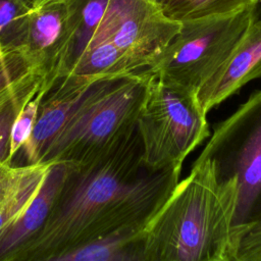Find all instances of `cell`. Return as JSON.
<instances>
[{
    "label": "cell",
    "mask_w": 261,
    "mask_h": 261,
    "mask_svg": "<svg viewBox=\"0 0 261 261\" xmlns=\"http://www.w3.org/2000/svg\"><path fill=\"white\" fill-rule=\"evenodd\" d=\"M238 261H261V207L246 227L240 244Z\"/></svg>",
    "instance_id": "17"
},
{
    "label": "cell",
    "mask_w": 261,
    "mask_h": 261,
    "mask_svg": "<svg viewBox=\"0 0 261 261\" xmlns=\"http://www.w3.org/2000/svg\"><path fill=\"white\" fill-rule=\"evenodd\" d=\"M35 85H37V84H33V85H30V86H27V87H23V88H20V89L12 90V91H9V92H7V93L1 95V96H0V112H1V110L6 106V104H7L11 99H13L14 97H16L17 95H20V94L24 93L23 90L29 89V88H32V87H34ZM31 90H32V89H31Z\"/></svg>",
    "instance_id": "20"
},
{
    "label": "cell",
    "mask_w": 261,
    "mask_h": 261,
    "mask_svg": "<svg viewBox=\"0 0 261 261\" xmlns=\"http://www.w3.org/2000/svg\"><path fill=\"white\" fill-rule=\"evenodd\" d=\"M179 28L180 22L167 17L153 0H108L87 46L108 41L124 55L135 72L142 73L147 72Z\"/></svg>",
    "instance_id": "7"
},
{
    "label": "cell",
    "mask_w": 261,
    "mask_h": 261,
    "mask_svg": "<svg viewBox=\"0 0 261 261\" xmlns=\"http://www.w3.org/2000/svg\"><path fill=\"white\" fill-rule=\"evenodd\" d=\"M32 7L28 0H0V42L27 45Z\"/></svg>",
    "instance_id": "15"
},
{
    "label": "cell",
    "mask_w": 261,
    "mask_h": 261,
    "mask_svg": "<svg viewBox=\"0 0 261 261\" xmlns=\"http://www.w3.org/2000/svg\"><path fill=\"white\" fill-rule=\"evenodd\" d=\"M206 158L214 160L223 177L237 178L234 224L244 234L261 207V90L214 127L195 161Z\"/></svg>",
    "instance_id": "6"
},
{
    "label": "cell",
    "mask_w": 261,
    "mask_h": 261,
    "mask_svg": "<svg viewBox=\"0 0 261 261\" xmlns=\"http://www.w3.org/2000/svg\"><path fill=\"white\" fill-rule=\"evenodd\" d=\"M15 167H11L8 162L0 161V193L10 180Z\"/></svg>",
    "instance_id": "19"
},
{
    "label": "cell",
    "mask_w": 261,
    "mask_h": 261,
    "mask_svg": "<svg viewBox=\"0 0 261 261\" xmlns=\"http://www.w3.org/2000/svg\"><path fill=\"white\" fill-rule=\"evenodd\" d=\"M28 1L32 7V10H34L45 5H49L53 3H61V2H64L65 0H28Z\"/></svg>",
    "instance_id": "22"
},
{
    "label": "cell",
    "mask_w": 261,
    "mask_h": 261,
    "mask_svg": "<svg viewBox=\"0 0 261 261\" xmlns=\"http://www.w3.org/2000/svg\"><path fill=\"white\" fill-rule=\"evenodd\" d=\"M94 81L83 82L69 98L54 101L43 108L42 113L37 117L30 139L22 147L30 163L42 161L47 147L87 98Z\"/></svg>",
    "instance_id": "11"
},
{
    "label": "cell",
    "mask_w": 261,
    "mask_h": 261,
    "mask_svg": "<svg viewBox=\"0 0 261 261\" xmlns=\"http://www.w3.org/2000/svg\"><path fill=\"white\" fill-rule=\"evenodd\" d=\"M261 77V21L251 22L222 67L197 92L207 114L249 82Z\"/></svg>",
    "instance_id": "8"
},
{
    "label": "cell",
    "mask_w": 261,
    "mask_h": 261,
    "mask_svg": "<svg viewBox=\"0 0 261 261\" xmlns=\"http://www.w3.org/2000/svg\"><path fill=\"white\" fill-rule=\"evenodd\" d=\"M206 115L196 91L152 74L137 119L144 168L181 167L211 134Z\"/></svg>",
    "instance_id": "4"
},
{
    "label": "cell",
    "mask_w": 261,
    "mask_h": 261,
    "mask_svg": "<svg viewBox=\"0 0 261 261\" xmlns=\"http://www.w3.org/2000/svg\"><path fill=\"white\" fill-rule=\"evenodd\" d=\"M56 160L39 161L14 168L10 180L0 193V233L22 214Z\"/></svg>",
    "instance_id": "12"
},
{
    "label": "cell",
    "mask_w": 261,
    "mask_h": 261,
    "mask_svg": "<svg viewBox=\"0 0 261 261\" xmlns=\"http://www.w3.org/2000/svg\"><path fill=\"white\" fill-rule=\"evenodd\" d=\"M154 2H156L158 5H160L162 7V5L167 1V0H153Z\"/></svg>",
    "instance_id": "23"
},
{
    "label": "cell",
    "mask_w": 261,
    "mask_h": 261,
    "mask_svg": "<svg viewBox=\"0 0 261 261\" xmlns=\"http://www.w3.org/2000/svg\"><path fill=\"white\" fill-rule=\"evenodd\" d=\"M29 92L17 95L13 99H11L0 112V161H4L8 154L11 125H12V122L15 118L17 111L19 110V108L21 106L19 98H21V96L28 94Z\"/></svg>",
    "instance_id": "18"
},
{
    "label": "cell",
    "mask_w": 261,
    "mask_h": 261,
    "mask_svg": "<svg viewBox=\"0 0 261 261\" xmlns=\"http://www.w3.org/2000/svg\"><path fill=\"white\" fill-rule=\"evenodd\" d=\"M50 261H144V228L114 231L98 237L60 255L46 257Z\"/></svg>",
    "instance_id": "10"
},
{
    "label": "cell",
    "mask_w": 261,
    "mask_h": 261,
    "mask_svg": "<svg viewBox=\"0 0 261 261\" xmlns=\"http://www.w3.org/2000/svg\"><path fill=\"white\" fill-rule=\"evenodd\" d=\"M152 74L129 73L95 80L84 102L56 135L42 161L75 147L94 157L107 153L137 129V119Z\"/></svg>",
    "instance_id": "3"
},
{
    "label": "cell",
    "mask_w": 261,
    "mask_h": 261,
    "mask_svg": "<svg viewBox=\"0 0 261 261\" xmlns=\"http://www.w3.org/2000/svg\"><path fill=\"white\" fill-rule=\"evenodd\" d=\"M180 170L144 168L136 129L115 148L92 160L58 212L25 243L24 253L38 258L68 242L144 228L178 182Z\"/></svg>",
    "instance_id": "1"
},
{
    "label": "cell",
    "mask_w": 261,
    "mask_h": 261,
    "mask_svg": "<svg viewBox=\"0 0 261 261\" xmlns=\"http://www.w3.org/2000/svg\"><path fill=\"white\" fill-rule=\"evenodd\" d=\"M250 24V7L182 21L147 72L198 92L227 61Z\"/></svg>",
    "instance_id": "5"
},
{
    "label": "cell",
    "mask_w": 261,
    "mask_h": 261,
    "mask_svg": "<svg viewBox=\"0 0 261 261\" xmlns=\"http://www.w3.org/2000/svg\"><path fill=\"white\" fill-rule=\"evenodd\" d=\"M68 169L61 161H55L22 214L0 233V259H6L15 249L25 244L45 224L54 202L65 182Z\"/></svg>",
    "instance_id": "9"
},
{
    "label": "cell",
    "mask_w": 261,
    "mask_h": 261,
    "mask_svg": "<svg viewBox=\"0 0 261 261\" xmlns=\"http://www.w3.org/2000/svg\"><path fill=\"white\" fill-rule=\"evenodd\" d=\"M251 22L261 21V0H253L250 5Z\"/></svg>",
    "instance_id": "21"
},
{
    "label": "cell",
    "mask_w": 261,
    "mask_h": 261,
    "mask_svg": "<svg viewBox=\"0 0 261 261\" xmlns=\"http://www.w3.org/2000/svg\"><path fill=\"white\" fill-rule=\"evenodd\" d=\"M236 177L211 158L195 161L144 227V261H238Z\"/></svg>",
    "instance_id": "2"
},
{
    "label": "cell",
    "mask_w": 261,
    "mask_h": 261,
    "mask_svg": "<svg viewBox=\"0 0 261 261\" xmlns=\"http://www.w3.org/2000/svg\"><path fill=\"white\" fill-rule=\"evenodd\" d=\"M253 0H167L162 10L170 19L182 22L225 15L250 7Z\"/></svg>",
    "instance_id": "14"
},
{
    "label": "cell",
    "mask_w": 261,
    "mask_h": 261,
    "mask_svg": "<svg viewBox=\"0 0 261 261\" xmlns=\"http://www.w3.org/2000/svg\"><path fill=\"white\" fill-rule=\"evenodd\" d=\"M44 94L45 90L39 89L38 85L34 91L32 90V92L28 95L25 101H23L19 110L17 111L11 125L8 154L4 160L5 162L10 163V160L14 154L20 148H22L30 139L38 117V111Z\"/></svg>",
    "instance_id": "16"
},
{
    "label": "cell",
    "mask_w": 261,
    "mask_h": 261,
    "mask_svg": "<svg viewBox=\"0 0 261 261\" xmlns=\"http://www.w3.org/2000/svg\"><path fill=\"white\" fill-rule=\"evenodd\" d=\"M66 4L65 2L53 3L32 10L27 45L36 53L43 52L58 44L65 24Z\"/></svg>",
    "instance_id": "13"
}]
</instances>
